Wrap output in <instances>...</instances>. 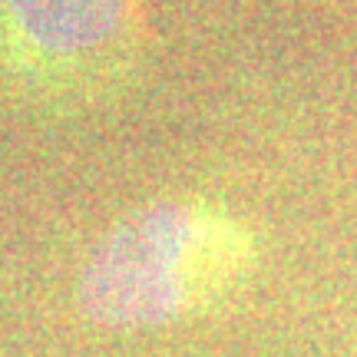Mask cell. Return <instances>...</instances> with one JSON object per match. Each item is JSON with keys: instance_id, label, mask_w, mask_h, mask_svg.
<instances>
[{"instance_id": "obj_2", "label": "cell", "mask_w": 357, "mask_h": 357, "mask_svg": "<svg viewBox=\"0 0 357 357\" xmlns=\"http://www.w3.org/2000/svg\"><path fill=\"white\" fill-rule=\"evenodd\" d=\"M13 24L33 47L53 56L100 50L123 24V0H3Z\"/></svg>"}, {"instance_id": "obj_1", "label": "cell", "mask_w": 357, "mask_h": 357, "mask_svg": "<svg viewBox=\"0 0 357 357\" xmlns=\"http://www.w3.org/2000/svg\"><path fill=\"white\" fill-rule=\"evenodd\" d=\"M252 255L235 218L205 202L166 199L102 235L79 271L77 301L102 328H155L222 298Z\"/></svg>"}]
</instances>
